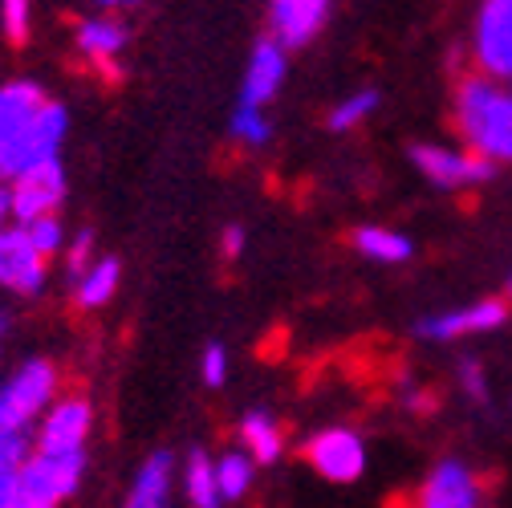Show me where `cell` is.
<instances>
[{"label": "cell", "instance_id": "6da1fadb", "mask_svg": "<svg viewBox=\"0 0 512 508\" xmlns=\"http://www.w3.org/2000/svg\"><path fill=\"white\" fill-rule=\"evenodd\" d=\"M456 131L488 163H512V90L484 74H468L456 86Z\"/></svg>", "mask_w": 512, "mask_h": 508}, {"label": "cell", "instance_id": "7a4b0ae2", "mask_svg": "<svg viewBox=\"0 0 512 508\" xmlns=\"http://www.w3.org/2000/svg\"><path fill=\"white\" fill-rule=\"evenodd\" d=\"M61 395V370L49 358H25L0 378V431H25L41 423L49 403Z\"/></svg>", "mask_w": 512, "mask_h": 508}, {"label": "cell", "instance_id": "3957f363", "mask_svg": "<svg viewBox=\"0 0 512 508\" xmlns=\"http://www.w3.org/2000/svg\"><path fill=\"white\" fill-rule=\"evenodd\" d=\"M94 431V403L82 391H61L49 411L41 415V423L33 427V448L37 452H57V456H70V452H86Z\"/></svg>", "mask_w": 512, "mask_h": 508}, {"label": "cell", "instance_id": "277c9868", "mask_svg": "<svg viewBox=\"0 0 512 508\" xmlns=\"http://www.w3.org/2000/svg\"><path fill=\"white\" fill-rule=\"evenodd\" d=\"M66 135H70V106L49 98L45 110L37 114V122L13 143V151L5 155V163H0V179H17V175H25V171H33L41 163L61 159Z\"/></svg>", "mask_w": 512, "mask_h": 508}, {"label": "cell", "instance_id": "5b68a950", "mask_svg": "<svg viewBox=\"0 0 512 508\" xmlns=\"http://www.w3.org/2000/svg\"><path fill=\"white\" fill-rule=\"evenodd\" d=\"M472 57L484 78L512 82V0H480Z\"/></svg>", "mask_w": 512, "mask_h": 508}, {"label": "cell", "instance_id": "8992f818", "mask_svg": "<svg viewBox=\"0 0 512 508\" xmlns=\"http://www.w3.org/2000/svg\"><path fill=\"white\" fill-rule=\"evenodd\" d=\"M411 163L431 187L443 192H464V187H480L496 175V163L480 159L476 151H456V147H435V143H415Z\"/></svg>", "mask_w": 512, "mask_h": 508}, {"label": "cell", "instance_id": "52a82bcc", "mask_svg": "<svg viewBox=\"0 0 512 508\" xmlns=\"http://www.w3.org/2000/svg\"><path fill=\"white\" fill-rule=\"evenodd\" d=\"M305 464L330 484H354L366 472V443L354 427H326L305 439Z\"/></svg>", "mask_w": 512, "mask_h": 508}, {"label": "cell", "instance_id": "ba28073f", "mask_svg": "<svg viewBox=\"0 0 512 508\" xmlns=\"http://www.w3.org/2000/svg\"><path fill=\"white\" fill-rule=\"evenodd\" d=\"M49 285V261L25 236L21 224L0 228V293L9 297H37Z\"/></svg>", "mask_w": 512, "mask_h": 508}, {"label": "cell", "instance_id": "9c48e42d", "mask_svg": "<svg viewBox=\"0 0 512 508\" xmlns=\"http://www.w3.org/2000/svg\"><path fill=\"white\" fill-rule=\"evenodd\" d=\"M86 468H90V456H86V452L57 456V452H37V448H33V456H29L25 468H21V484H25L37 500L61 508V504H66V500L82 488Z\"/></svg>", "mask_w": 512, "mask_h": 508}, {"label": "cell", "instance_id": "30bf717a", "mask_svg": "<svg viewBox=\"0 0 512 508\" xmlns=\"http://www.w3.org/2000/svg\"><path fill=\"white\" fill-rule=\"evenodd\" d=\"M13 183V208H17V224H29L37 216H57L61 204L70 196V175H66V163L53 159V163H41Z\"/></svg>", "mask_w": 512, "mask_h": 508}, {"label": "cell", "instance_id": "8fae6325", "mask_svg": "<svg viewBox=\"0 0 512 508\" xmlns=\"http://www.w3.org/2000/svg\"><path fill=\"white\" fill-rule=\"evenodd\" d=\"M508 322V305L488 297V301H476V305H460L452 313H435V317H419L415 322V334L427 338V342H447V338H468V334H488V330H500Z\"/></svg>", "mask_w": 512, "mask_h": 508}, {"label": "cell", "instance_id": "7c38bea8", "mask_svg": "<svg viewBox=\"0 0 512 508\" xmlns=\"http://www.w3.org/2000/svg\"><path fill=\"white\" fill-rule=\"evenodd\" d=\"M45 102H49V94L33 78H9V82H0V163H5V155L13 151V143L37 122V114L45 110Z\"/></svg>", "mask_w": 512, "mask_h": 508}, {"label": "cell", "instance_id": "4fadbf2b", "mask_svg": "<svg viewBox=\"0 0 512 508\" xmlns=\"http://www.w3.org/2000/svg\"><path fill=\"white\" fill-rule=\"evenodd\" d=\"M484 492L476 472L464 460H443L435 464V472L423 480L415 508H480Z\"/></svg>", "mask_w": 512, "mask_h": 508}, {"label": "cell", "instance_id": "5bb4252c", "mask_svg": "<svg viewBox=\"0 0 512 508\" xmlns=\"http://www.w3.org/2000/svg\"><path fill=\"white\" fill-rule=\"evenodd\" d=\"M285 74H289V49L277 45L273 37H265L248 57V70L240 82V106L265 110L277 98V90L285 86Z\"/></svg>", "mask_w": 512, "mask_h": 508}, {"label": "cell", "instance_id": "9a60e30c", "mask_svg": "<svg viewBox=\"0 0 512 508\" xmlns=\"http://www.w3.org/2000/svg\"><path fill=\"white\" fill-rule=\"evenodd\" d=\"M334 0H269V29L273 41L285 49L309 45L317 33H322L326 17H330Z\"/></svg>", "mask_w": 512, "mask_h": 508}, {"label": "cell", "instance_id": "2e32d148", "mask_svg": "<svg viewBox=\"0 0 512 508\" xmlns=\"http://www.w3.org/2000/svg\"><path fill=\"white\" fill-rule=\"evenodd\" d=\"M74 45L78 53L90 61V66H98L110 82H118V57L126 49V25L118 17H82L74 25Z\"/></svg>", "mask_w": 512, "mask_h": 508}, {"label": "cell", "instance_id": "e0dca14e", "mask_svg": "<svg viewBox=\"0 0 512 508\" xmlns=\"http://www.w3.org/2000/svg\"><path fill=\"white\" fill-rule=\"evenodd\" d=\"M171 484H175V456L151 452L143 460V468L135 472L122 508H171Z\"/></svg>", "mask_w": 512, "mask_h": 508}, {"label": "cell", "instance_id": "ac0fdd59", "mask_svg": "<svg viewBox=\"0 0 512 508\" xmlns=\"http://www.w3.org/2000/svg\"><path fill=\"white\" fill-rule=\"evenodd\" d=\"M240 443L256 464H277L285 452V435L269 411H248L240 419Z\"/></svg>", "mask_w": 512, "mask_h": 508}, {"label": "cell", "instance_id": "d6986e66", "mask_svg": "<svg viewBox=\"0 0 512 508\" xmlns=\"http://www.w3.org/2000/svg\"><path fill=\"white\" fill-rule=\"evenodd\" d=\"M118 285H122V265H118V257H98V261L74 281V301H78V309H102V305L114 301Z\"/></svg>", "mask_w": 512, "mask_h": 508}, {"label": "cell", "instance_id": "ffe728a7", "mask_svg": "<svg viewBox=\"0 0 512 508\" xmlns=\"http://www.w3.org/2000/svg\"><path fill=\"white\" fill-rule=\"evenodd\" d=\"M183 492H187L191 508H224V496H220V484H216V460L204 448H191L187 452Z\"/></svg>", "mask_w": 512, "mask_h": 508}, {"label": "cell", "instance_id": "44dd1931", "mask_svg": "<svg viewBox=\"0 0 512 508\" xmlns=\"http://www.w3.org/2000/svg\"><path fill=\"white\" fill-rule=\"evenodd\" d=\"M354 248L362 252V257L378 261V265H403L411 261V240L395 228H358L354 232Z\"/></svg>", "mask_w": 512, "mask_h": 508}, {"label": "cell", "instance_id": "7402d4cb", "mask_svg": "<svg viewBox=\"0 0 512 508\" xmlns=\"http://www.w3.org/2000/svg\"><path fill=\"white\" fill-rule=\"evenodd\" d=\"M252 476H256V460L248 452H224L216 460V484L224 500H240L252 488Z\"/></svg>", "mask_w": 512, "mask_h": 508}, {"label": "cell", "instance_id": "603a6c76", "mask_svg": "<svg viewBox=\"0 0 512 508\" xmlns=\"http://www.w3.org/2000/svg\"><path fill=\"white\" fill-rule=\"evenodd\" d=\"M25 228V236L37 244V252L45 261H53V257H61L66 252V244H70V232H66V220H61V212L57 216H37V220H29V224H21Z\"/></svg>", "mask_w": 512, "mask_h": 508}, {"label": "cell", "instance_id": "cb8c5ba5", "mask_svg": "<svg viewBox=\"0 0 512 508\" xmlns=\"http://www.w3.org/2000/svg\"><path fill=\"white\" fill-rule=\"evenodd\" d=\"M374 106H378V94H374V90H354L350 98H342V102L330 110L326 126H330V131H354L358 122H366V118L374 114Z\"/></svg>", "mask_w": 512, "mask_h": 508}, {"label": "cell", "instance_id": "d4e9b609", "mask_svg": "<svg viewBox=\"0 0 512 508\" xmlns=\"http://www.w3.org/2000/svg\"><path fill=\"white\" fill-rule=\"evenodd\" d=\"M228 131H232V139H240L244 147H265V143L273 139V126H269L265 110H252V106H236Z\"/></svg>", "mask_w": 512, "mask_h": 508}, {"label": "cell", "instance_id": "484cf974", "mask_svg": "<svg viewBox=\"0 0 512 508\" xmlns=\"http://www.w3.org/2000/svg\"><path fill=\"white\" fill-rule=\"evenodd\" d=\"M0 33L9 45H25L33 37V0H0Z\"/></svg>", "mask_w": 512, "mask_h": 508}, {"label": "cell", "instance_id": "4316f807", "mask_svg": "<svg viewBox=\"0 0 512 508\" xmlns=\"http://www.w3.org/2000/svg\"><path fill=\"white\" fill-rule=\"evenodd\" d=\"M29 456H33V435H25V431H0V476L21 472Z\"/></svg>", "mask_w": 512, "mask_h": 508}, {"label": "cell", "instance_id": "83f0119b", "mask_svg": "<svg viewBox=\"0 0 512 508\" xmlns=\"http://www.w3.org/2000/svg\"><path fill=\"white\" fill-rule=\"evenodd\" d=\"M61 261H66L70 281H78V277L98 261V257H94V232H90V228L74 232V236H70V244H66V252H61Z\"/></svg>", "mask_w": 512, "mask_h": 508}, {"label": "cell", "instance_id": "f1b7e54d", "mask_svg": "<svg viewBox=\"0 0 512 508\" xmlns=\"http://www.w3.org/2000/svg\"><path fill=\"white\" fill-rule=\"evenodd\" d=\"M200 370H204V383L208 387H224V378H228V350L220 342H212L200 358Z\"/></svg>", "mask_w": 512, "mask_h": 508}, {"label": "cell", "instance_id": "f546056e", "mask_svg": "<svg viewBox=\"0 0 512 508\" xmlns=\"http://www.w3.org/2000/svg\"><path fill=\"white\" fill-rule=\"evenodd\" d=\"M460 387H464L476 403H488V378H484V370H480L476 362H464V366H460Z\"/></svg>", "mask_w": 512, "mask_h": 508}, {"label": "cell", "instance_id": "4dcf8cb0", "mask_svg": "<svg viewBox=\"0 0 512 508\" xmlns=\"http://www.w3.org/2000/svg\"><path fill=\"white\" fill-rule=\"evenodd\" d=\"M220 252H224V261H236L240 252H244V228H240V224H228V228H224Z\"/></svg>", "mask_w": 512, "mask_h": 508}, {"label": "cell", "instance_id": "1f68e13d", "mask_svg": "<svg viewBox=\"0 0 512 508\" xmlns=\"http://www.w3.org/2000/svg\"><path fill=\"white\" fill-rule=\"evenodd\" d=\"M17 224V208H13V183L0 179V228H13Z\"/></svg>", "mask_w": 512, "mask_h": 508}, {"label": "cell", "instance_id": "d6a6232c", "mask_svg": "<svg viewBox=\"0 0 512 508\" xmlns=\"http://www.w3.org/2000/svg\"><path fill=\"white\" fill-rule=\"evenodd\" d=\"M98 9H126V5H139V0H90Z\"/></svg>", "mask_w": 512, "mask_h": 508}, {"label": "cell", "instance_id": "836d02e7", "mask_svg": "<svg viewBox=\"0 0 512 508\" xmlns=\"http://www.w3.org/2000/svg\"><path fill=\"white\" fill-rule=\"evenodd\" d=\"M5 338H9V313L0 309V354H5Z\"/></svg>", "mask_w": 512, "mask_h": 508}, {"label": "cell", "instance_id": "e575fe53", "mask_svg": "<svg viewBox=\"0 0 512 508\" xmlns=\"http://www.w3.org/2000/svg\"><path fill=\"white\" fill-rule=\"evenodd\" d=\"M508 293H512V277H508Z\"/></svg>", "mask_w": 512, "mask_h": 508}]
</instances>
